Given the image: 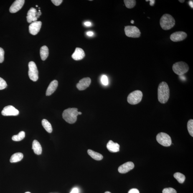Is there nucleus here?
I'll list each match as a JSON object with an SVG mask.
<instances>
[{
    "label": "nucleus",
    "mask_w": 193,
    "mask_h": 193,
    "mask_svg": "<svg viewBox=\"0 0 193 193\" xmlns=\"http://www.w3.org/2000/svg\"><path fill=\"white\" fill-rule=\"evenodd\" d=\"M169 97V89L166 82H162L159 84L158 88V98L161 103H166Z\"/></svg>",
    "instance_id": "1"
},
{
    "label": "nucleus",
    "mask_w": 193,
    "mask_h": 193,
    "mask_svg": "<svg viewBox=\"0 0 193 193\" xmlns=\"http://www.w3.org/2000/svg\"><path fill=\"white\" fill-rule=\"evenodd\" d=\"M78 115V109L68 108L64 110L62 116L64 120L67 123L73 124L77 121V117Z\"/></svg>",
    "instance_id": "2"
},
{
    "label": "nucleus",
    "mask_w": 193,
    "mask_h": 193,
    "mask_svg": "<svg viewBox=\"0 0 193 193\" xmlns=\"http://www.w3.org/2000/svg\"><path fill=\"white\" fill-rule=\"evenodd\" d=\"M160 23L162 28L164 30H169L174 27L175 21L170 14H165L162 16Z\"/></svg>",
    "instance_id": "3"
},
{
    "label": "nucleus",
    "mask_w": 193,
    "mask_h": 193,
    "mask_svg": "<svg viewBox=\"0 0 193 193\" xmlns=\"http://www.w3.org/2000/svg\"><path fill=\"white\" fill-rule=\"evenodd\" d=\"M189 67L188 64L184 62H179L173 64L172 70L175 73L182 75L189 71Z\"/></svg>",
    "instance_id": "4"
},
{
    "label": "nucleus",
    "mask_w": 193,
    "mask_h": 193,
    "mask_svg": "<svg viewBox=\"0 0 193 193\" xmlns=\"http://www.w3.org/2000/svg\"><path fill=\"white\" fill-rule=\"evenodd\" d=\"M142 97V92L141 90H135L129 95L127 97V101L130 104L136 105L141 101Z\"/></svg>",
    "instance_id": "5"
},
{
    "label": "nucleus",
    "mask_w": 193,
    "mask_h": 193,
    "mask_svg": "<svg viewBox=\"0 0 193 193\" xmlns=\"http://www.w3.org/2000/svg\"><path fill=\"white\" fill-rule=\"evenodd\" d=\"M157 141L163 146L169 147L172 144L171 137L166 133L161 132L158 133L156 136Z\"/></svg>",
    "instance_id": "6"
},
{
    "label": "nucleus",
    "mask_w": 193,
    "mask_h": 193,
    "mask_svg": "<svg viewBox=\"0 0 193 193\" xmlns=\"http://www.w3.org/2000/svg\"><path fill=\"white\" fill-rule=\"evenodd\" d=\"M125 34L129 37L138 38L141 36L140 29L136 26H127L125 27Z\"/></svg>",
    "instance_id": "7"
},
{
    "label": "nucleus",
    "mask_w": 193,
    "mask_h": 193,
    "mask_svg": "<svg viewBox=\"0 0 193 193\" xmlns=\"http://www.w3.org/2000/svg\"><path fill=\"white\" fill-rule=\"evenodd\" d=\"M28 67V75L30 79L33 81H37L38 79V71L36 63L33 61L29 62Z\"/></svg>",
    "instance_id": "8"
},
{
    "label": "nucleus",
    "mask_w": 193,
    "mask_h": 193,
    "mask_svg": "<svg viewBox=\"0 0 193 193\" xmlns=\"http://www.w3.org/2000/svg\"><path fill=\"white\" fill-rule=\"evenodd\" d=\"M1 113L4 116H16L19 115V111L12 105H8L4 107Z\"/></svg>",
    "instance_id": "9"
},
{
    "label": "nucleus",
    "mask_w": 193,
    "mask_h": 193,
    "mask_svg": "<svg viewBox=\"0 0 193 193\" xmlns=\"http://www.w3.org/2000/svg\"><path fill=\"white\" fill-rule=\"evenodd\" d=\"M187 36V33L183 31H178L172 34L170 36V38L173 42H180L185 39Z\"/></svg>",
    "instance_id": "10"
},
{
    "label": "nucleus",
    "mask_w": 193,
    "mask_h": 193,
    "mask_svg": "<svg viewBox=\"0 0 193 193\" xmlns=\"http://www.w3.org/2000/svg\"><path fill=\"white\" fill-rule=\"evenodd\" d=\"M41 21H36L31 23L29 26V33L33 35H36L39 32L42 26Z\"/></svg>",
    "instance_id": "11"
},
{
    "label": "nucleus",
    "mask_w": 193,
    "mask_h": 193,
    "mask_svg": "<svg viewBox=\"0 0 193 193\" xmlns=\"http://www.w3.org/2000/svg\"><path fill=\"white\" fill-rule=\"evenodd\" d=\"M91 79L89 77H86L81 79L77 84L76 86L80 90H85L90 86L91 83Z\"/></svg>",
    "instance_id": "12"
},
{
    "label": "nucleus",
    "mask_w": 193,
    "mask_h": 193,
    "mask_svg": "<svg viewBox=\"0 0 193 193\" xmlns=\"http://www.w3.org/2000/svg\"><path fill=\"white\" fill-rule=\"evenodd\" d=\"M24 0H16L11 5L9 8V11L11 13H16L20 10L24 5Z\"/></svg>",
    "instance_id": "13"
},
{
    "label": "nucleus",
    "mask_w": 193,
    "mask_h": 193,
    "mask_svg": "<svg viewBox=\"0 0 193 193\" xmlns=\"http://www.w3.org/2000/svg\"><path fill=\"white\" fill-rule=\"evenodd\" d=\"M134 164L131 162H128L125 163L119 167L118 171L121 174H126L134 168Z\"/></svg>",
    "instance_id": "14"
},
{
    "label": "nucleus",
    "mask_w": 193,
    "mask_h": 193,
    "mask_svg": "<svg viewBox=\"0 0 193 193\" xmlns=\"http://www.w3.org/2000/svg\"><path fill=\"white\" fill-rule=\"evenodd\" d=\"M37 12L35 8H31L28 11L27 16V21L28 23H32L37 21Z\"/></svg>",
    "instance_id": "15"
},
{
    "label": "nucleus",
    "mask_w": 193,
    "mask_h": 193,
    "mask_svg": "<svg viewBox=\"0 0 193 193\" xmlns=\"http://www.w3.org/2000/svg\"><path fill=\"white\" fill-rule=\"evenodd\" d=\"M85 56V53L83 49L80 48H76L75 52L73 54L72 57L75 61H79L83 59Z\"/></svg>",
    "instance_id": "16"
},
{
    "label": "nucleus",
    "mask_w": 193,
    "mask_h": 193,
    "mask_svg": "<svg viewBox=\"0 0 193 193\" xmlns=\"http://www.w3.org/2000/svg\"><path fill=\"white\" fill-rule=\"evenodd\" d=\"M58 86V82L56 80H53L49 84L46 92V95L49 96L53 93L56 90Z\"/></svg>",
    "instance_id": "17"
},
{
    "label": "nucleus",
    "mask_w": 193,
    "mask_h": 193,
    "mask_svg": "<svg viewBox=\"0 0 193 193\" xmlns=\"http://www.w3.org/2000/svg\"><path fill=\"white\" fill-rule=\"evenodd\" d=\"M107 149L111 152H117L120 151V145L117 143L114 142L112 140H110L107 145Z\"/></svg>",
    "instance_id": "18"
},
{
    "label": "nucleus",
    "mask_w": 193,
    "mask_h": 193,
    "mask_svg": "<svg viewBox=\"0 0 193 193\" xmlns=\"http://www.w3.org/2000/svg\"><path fill=\"white\" fill-rule=\"evenodd\" d=\"M32 149L34 153L37 155H41L42 153V148L41 145L37 140H34L32 143Z\"/></svg>",
    "instance_id": "19"
},
{
    "label": "nucleus",
    "mask_w": 193,
    "mask_h": 193,
    "mask_svg": "<svg viewBox=\"0 0 193 193\" xmlns=\"http://www.w3.org/2000/svg\"><path fill=\"white\" fill-rule=\"evenodd\" d=\"M88 154L94 160L97 161L101 160L103 158V156L101 154L93 151L88 150L87 151Z\"/></svg>",
    "instance_id": "20"
},
{
    "label": "nucleus",
    "mask_w": 193,
    "mask_h": 193,
    "mask_svg": "<svg viewBox=\"0 0 193 193\" xmlns=\"http://www.w3.org/2000/svg\"><path fill=\"white\" fill-rule=\"evenodd\" d=\"M40 54L41 59L43 61H45L48 57L49 55V50L47 46H44L41 47Z\"/></svg>",
    "instance_id": "21"
},
{
    "label": "nucleus",
    "mask_w": 193,
    "mask_h": 193,
    "mask_svg": "<svg viewBox=\"0 0 193 193\" xmlns=\"http://www.w3.org/2000/svg\"><path fill=\"white\" fill-rule=\"evenodd\" d=\"M24 157V155L21 153H16L11 156L10 161L11 163L17 162L21 161Z\"/></svg>",
    "instance_id": "22"
},
{
    "label": "nucleus",
    "mask_w": 193,
    "mask_h": 193,
    "mask_svg": "<svg viewBox=\"0 0 193 193\" xmlns=\"http://www.w3.org/2000/svg\"><path fill=\"white\" fill-rule=\"evenodd\" d=\"M42 125L43 127L49 133H52V127L51 124L46 119H43L42 122Z\"/></svg>",
    "instance_id": "23"
},
{
    "label": "nucleus",
    "mask_w": 193,
    "mask_h": 193,
    "mask_svg": "<svg viewBox=\"0 0 193 193\" xmlns=\"http://www.w3.org/2000/svg\"><path fill=\"white\" fill-rule=\"evenodd\" d=\"M174 177L180 184H182L184 183L186 179L185 176L179 172L175 173L174 174Z\"/></svg>",
    "instance_id": "24"
},
{
    "label": "nucleus",
    "mask_w": 193,
    "mask_h": 193,
    "mask_svg": "<svg viewBox=\"0 0 193 193\" xmlns=\"http://www.w3.org/2000/svg\"><path fill=\"white\" fill-rule=\"evenodd\" d=\"M25 137V133L24 131H21L19 134L14 135L12 137L13 141H19L24 139Z\"/></svg>",
    "instance_id": "25"
},
{
    "label": "nucleus",
    "mask_w": 193,
    "mask_h": 193,
    "mask_svg": "<svg viewBox=\"0 0 193 193\" xmlns=\"http://www.w3.org/2000/svg\"><path fill=\"white\" fill-rule=\"evenodd\" d=\"M125 6L129 9H131L136 6V1L135 0H124V1Z\"/></svg>",
    "instance_id": "26"
},
{
    "label": "nucleus",
    "mask_w": 193,
    "mask_h": 193,
    "mask_svg": "<svg viewBox=\"0 0 193 193\" xmlns=\"http://www.w3.org/2000/svg\"><path fill=\"white\" fill-rule=\"evenodd\" d=\"M187 127L188 132L191 136L193 137V120L191 119L188 122Z\"/></svg>",
    "instance_id": "27"
},
{
    "label": "nucleus",
    "mask_w": 193,
    "mask_h": 193,
    "mask_svg": "<svg viewBox=\"0 0 193 193\" xmlns=\"http://www.w3.org/2000/svg\"><path fill=\"white\" fill-rule=\"evenodd\" d=\"M7 86V84L4 79L0 77V90H2Z\"/></svg>",
    "instance_id": "28"
},
{
    "label": "nucleus",
    "mask_w": 193,
    "mask_h": 193,
    "mask_svg": "<svg viewBox=\"0 0 193 193\" xmlns=\"http://www.w3.org/2000/svg\"><path fill=\"white\" fill-rule=\"evenodd\" d=\"M101 82L103 85H107L108 84V80L106 75H104L102 76L101 78Z\"/></svg>",
    "instance_id": "29"
},
{
    "label": "nucleus",
    "mask_w": 193,
    "mask_h": 193,
    "mask_svg": "<svg viewBox=\"0 0 193 193\" xmlns=\"http://www.w3.org/2000/svg\"><path fill=\"white\" fill-rule=\"evenodd\" d=\"M163 193H177V191L172 188H167L163 189Z\"/></svg>",
    "instance_id": "30"
},
{
    "label": "nucleus",
    "mask_w": 193,
    "mask_h": 193,
    "mask_svg": "<svg viewBox=\"0 0 193 193\" xmlns=\"http://www.w3.org/2000/svg\"><path fill=\"white\" fill-rule=\"evenodd\" d=\"M4 51L3 49L0 47V63H2L4 60Z\"/></svg>",
    "instance_id": "31"
},
{
    "label": "nucleus",
    "mask_w": 193,
    "mask_h": 193,
    "mask_svg": "<svg viewBox=\"0 0 193 193\" xmlns=\"http://www.w3.org/2000/svg\"><path fill=\"white\" fill-rule=\"evenodd\" d=\"M52 2L56 6H59L62 2V0H52Z\"/></svg>",
    "instance_id": "32"
},
{
    "label": "nucleus",
    "mask_w": 193,
    "mask_h": 193,
    "mask_svg": "<svg viewBox=\"0 0 193 193\" xmlns=\"http://www.w3.org/2000/svg\"><path fill=\"white\" fill-rule=\"evenodd\" d=\"M128 193H140L139 190L136 189H132L128 191Z\"/></svg>",
    "instance_id": "33"
},
{
    "label": "nucleus",
    "mask_w": 193,
    "mask_h": 193,
    "mask_svg": "<svg viewBox=\"0 0 193 193\" xmlns=\"http://www.w3.org/2000/svg\"><path fill=\"white\" fill-rule=\"evenodd\" d=\"M70 193H79V190L77 188H74L72 189Z\"/></svg>",
    "instance_id": "34"
},
{
    "label": "nucleus",
    "mask_w": 193,
    "mask_h": 193,
    "mask_svg": "<svg viewBox=\"0 0 193 193\" xmlns=\"http://www.w3.org/2000/svg\"><path fill=\"white\" fill-rule=\"evenodd\" d=\"M85 25L87 27H90L92 26V24L90 21H86L85 23Z\"/></svg>",
    "instance_id": "35"
},
{
    "label": "nucleus",
    "mask_w": 193,
    "mask_h": 193,
    "mask_svg": "<svg viewBox=\"0 0 193 193\" xmlns=\"http://www.w3.org/2000/svg\"><path fill=\"white\" fill-rule=\"evenodd\" d=\"M148 1H150V6H154L155 1H154V0H150V1L149 0Z\"/></svg>",
    "instance_id": "36"
},
{
    "label": "nucleus",
    "mask_w": 193,
    "mask_h": 193,
    "mask_svg": "<svg viewBox=\"0 0 193 193\" xmlns=\"http://www.w3.org/2000/svg\"><path fill=\"white\" fill-rule=\"evenodd\" d=\"M87 34L89 36H92L94 35V33L91 31H89V32H87Z\"/></svg>",
    "instance_id": "37"
},
{
    "label": "nucleus",
    "mask_w": 193,
    "mask_h": 193,
    "mask_svg": "<svg viewBox=\"0 0 193 193\" xmlns=\"http://www.w3.org/2000/svg\"><path fill=\"white\" fill-rule=\"evenodd\" d=\"M189 5L191 7L193 8V1H189Z\"/></svg>",
    "instance_id": "38"
},
{
    "label": "nucleus",
    "mask_w": 193,
    "mask_h": 193,
    "mask_svg": "<svg viewBox=\"0 0 193 193\" xmlns=\"http://www.w3.org/2000/svg\"><path fill=\"white\" fill-rule=\"evenodd\" d=\"M179 78L182 80H186L185 77H184V76L183 75H179Z\"/></svg>",
    "instance_id": "39"
},
{
    "label": "nucleus",
    "mask_w": 193,
    "mask_h": 193,
    "mask_svg": "<svg viewBox=\"0 0 193 193\" xmlns=\"http://www.w3.org/2000/svg\"><path fill=\"white\" fill-rule=\"evenodd\" d=\"M42 14V13L41 12V11H40V12H39L37 13V18H38L39 17V16L41 15Z\"/></svg>",
    "instance_id": "40"
},
{
    "label": "nucleus",
    "mask_w": 193,
    "mask_h": 193,
    "mask_svg": "<svg viewBox=\"0 0 193 193\" xmlns=\"http://www.w3.org/2000/svg\"><path fill=\"white\" fill-rule=\"evenodd\" d=\"M179 1L180 3H184V1H184H184H183V0L182 1H181V0H180H180H179Z\"/></svg>",
    "instance_id": "41"
},
{
    "label": "nucleus",
    "mask_w": 193,
    "mask_h": 193,
    "mask_svg": "<svg viewBox=\"0 0 193 193\" xmlns=\"http://www.w3.org/2000/svg\"><path fill=\"white\" fill-rule=\"evenodd\" d=\"M131 23L132 24H133L134 23V21L133 20H131Z\"/></svg>",
    "instance_id": "42"
},
{
    "label": "nucleus",
    "mask_w": 193,
    "mask_h": 193,
    "mask_svg": "<svg viewBox=\"0 0 193 193\" xmlns=\"http://www.w3.org/2000/svg\"><path fill=\"white\" fill-rule=\"evenodd\" d=\"M82 114V113L81 112H78V115H81Z\"/></svg>",
    "instance_id": "43"
},
{
    "label": "nucleus",
    "mask_w": 193,
    "mask_h": 193,
    "mask_svg": "<svg viewBox=\"0 0 193 193\" xmlns=\"http://www.w3.org/2000/svg\"><path fill=\"white\" fill-rule=\"evenodd\" d=\"M105 193H111L109 192V191H107V192H105Z\"/></svg>",
    "instance_id": "44"
},
{
    "label": "nucleus",
    "mask_w": 193,
    "mask_h": 193,
    "mask_svg": "<svg viewBox=\"0 0 193 193\" xmlns=\"http://www.w3.org/2000/svg\"><path fill=\"white\" fill-rule=\"evenodd\" d=\"M25 193H31L30 192H26Z\"/></svg>",
    "instance_id": "45"
},
{
    "label": "nucleus",
    "mask_w": 193,
    "mask_h": 193,
    "mask_svg": "<svg viewBox=\"0 0 193 193\" xmlns=\"http://www.w3.org/2000/svg\"><path fill=\"white\" fill-rule=\"evenodd\" d=\"M36 7H38V6L37 5L36 6Z\"/></svg>",
    "instance_id": "46"
}]
</instances>
